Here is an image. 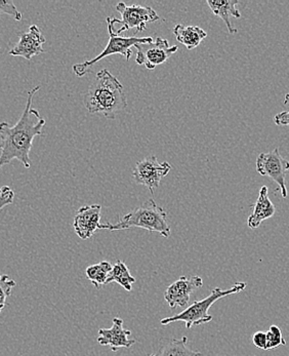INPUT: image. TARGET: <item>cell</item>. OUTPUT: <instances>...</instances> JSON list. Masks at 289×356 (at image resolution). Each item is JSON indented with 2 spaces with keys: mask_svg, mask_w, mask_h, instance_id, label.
<instances>
[{
  "mask_svg": "<svg viewBox=\"0 0 289 356\" xmlns=\"http://www.w3.org/2000/svg\"><path fill=\"white\" fill-rule=\"evenodd\" d=\"M40 86H35L28 92L27 103L20 120L15 126L8 122L0 124V168L17 159L26 168H31L30 151L33 146L34 138L42 135L45 120L40 112L32 108L33 98Z\"/></svg>",
  "mask_w": 289,
  "mask_h": 356,
  "instance_id": "1",
  "label": "cell"
},
{
  "mask_svg": "<svg viewBox=\"0 0 289 356\" xmlns=\"http://www.w3.org/2000/svg\"><path fill=\"white\" fill-rule=\"evenodd\" d=\"M84 106L90 114L114 120L127 107L124 86L109 70L102 69L84 96Z\"/></svg>",
  "mask_w": 289,
  "mask_h": 356,
  "instance_id": "2",
  "label": "cell"
},
{
  "mask_svg": "<svg viewBox=\"0 0 289 356\" xmlns=\"http://www.w3.org/2000/svg\"><path fill=\"white\" fill-rule=\"evenodd\" d=\"M131 228L157 232L168 238L170 236V226L167 221V213L165 209L157 206L154 200H147L139 208L125 213L116 224L106 223L99 226V230H126Z\"/></svg>",
  "mask_w": 289,
  "mask_h": 356,
  "instance_id": "3",
  "label": "cell"
},
{
  "mask_svg": "<svg viewBox=\"0 0 289 356\" xmlns=\"http://www.w3.org/2000/svg\"><path fill=\"white\" fill-rule=\"evenodd\" d=\"M247 286V284L245 282H236L229 290L224 291L220 288H215L211 291L210 295L207 296L206 299L194 302L192 305H190L181 314L161 319L160 323L163 325H167L172 323L182 321V323H186L187 329H191L193 325L199 327V325H204V323H210L213 321V316L209 314V309H210L211 306L222 298L242 292L245 290Z\"/></svg>",
  "mask_w": 289,
  "mask_h": 356,
  "instance_id": "4",
  "label": "cell"
},
{
  "mask_svg": "<svg viewBox=\"0 0 289 356\" xmlns=\"http://www.w3.org/2000/svg\"><path fill=\"white\" fill-rule=\"evenodd\" d=\"M108 24V32H109V42L107 47L104 49L102 53L98 57L90 60V61L84 62L83 64H75L73 66V72L76 76L83 77L92 71V67L94 64L98 63L101 60L109 57L112 55L124 56L126 61L131 60L133 56V47L138 44H148L154 42L152 38H137V36H131V38H124V36L117 35L114 31V27L110 23Z\"/></svg>",
  "mask_w": 289,
  "mask_h": 356,
  "instance_id": "5",
  "label": "cell"
},
{
  "mask_svg": "<svg viewBox=\"0 0 289 356\" xmlns=\"http://www.w3.org/2000/svg\"><path fill=\"white\" fill-rule=\"evenodd\" d=\"M116 10L119 13L122 19L111 18L108 17L107 23L111 24L114 28L116 25H120L117 30L114 29L117 35L126 30L137 29L139 32H143L147 29V24L150 22L158 21L160 17L151 6H142L139 4L127 6L124 2H119L116 6Z\"/></svg>",
  "mask_w": 289,
  "mask_h": 356,
  "instance_id": "6",
  "label": "cell"
},
{
  "mask_svg": "<svg viewBox=\"0 0 289 356\" xmlns=\"http://www.w3.org/2000/svg\"><path fill=\"white\" fill-rule=\"evenodd\" d=\"M256 167L261 176L270 177L278 185L282 197H288L286 174L289 170V161L280 154L279 148L268 153H261L256 159Z\"/></svg>",
  "mask_w": 289,
  "mask_h": 356,
  "instance_id": "7",
  "label": "cell"
},
{
  "mask_svg": "<svg viewBox=\"0 0 289 356\" xmlns=\"http://www.w3.org/2000/svg\"><path fill=\"white\" fill-rule=\"evenodd\" d=\"M170 170L172 167L167 161L159 163L157 157L153 155L137 163L133 168V180L137 184L146 186L153 194L158 188L161 180L170 174Z\"/></svg>",
  "mask_w": 289,
  "mask_h": 356,
  "instance_id": "8",
  "label": "cell"
},
{
  "mask_svg": "<svg viewBox=\"0 0 289 356\" xmlns=\"http://www.w3.org/2000/svg\"><path fill=\"white\" fill-rule=\"evenodd\" d=\"M137 58L135 63L144 65L148 70H153L159 65H163L178 51L176 45L170 47L165 38H157L152 43L135 45Z\"/></svg>",
  "mask_w": 289,
  "mask_h": 356,
  "instance_id": "9",
  "label": "cell"
},
{
  "mask_svg": "<svg viewBox=\"0 0 289 356\" xmlns=\"http://www.w3.org/2000/svg\"><path fill=\"white\" fill-rule=\"evenodd\" d=\"M204 286V280L200 276L186 277L182 276L172 282L165 293V299L170 308L187 307L192 293Z\"/></svg>",
  "mask_w": 289,
  "mask_h": 356,
  "instance_id": "10",
  "label": "cell"
},
{
  "mask_svg": "<svg viewBox=\"0 0 289 356\" xmlns=\"http://www.w3.org/2000/svg\"><path fill=\"white\" fill-rule=\"evenodd\" d=\"M45 38L42 30L38 25L30 26L27 32H24L19 35V42L10 51V55L13 57H22L26 60H31L35 56L44 53L43 44Z\"/></svg>",
  "mask_w": 289,
  "mask_h": 356,
  "instance_id": "11",
  "label": "cell"
},
{
  "mask_svg": "<svg viewBox=\"0 0 289 356\" xmlns=\"http://www.w3.org/2000/svg\"><path fill=\"white\" fill-rule=\"evenodd\" d=\"M98 343L102 346H110L116 353L119 348H131L137 341L131 339V332L125 330L124 321L119 317L113 319V325L110 329H100L98 332Z\"/></svg>",
  "mask_w": 289,
  "mask_h": 356,
  "instance_id": "12",
  "label": "cell"
},
{
  "mask_svg": "<svg viewBox=\"0 0 289 356\" xmlns=\"http://www.w3.org/2000/svg\"><path fill=\"white\" fill-rule=\"evenodd\" d=\"M101 211H102L101 204L83 206L77 211L73 222V227L79 238L86 241L94 236L96 231L99 230V226L101 225Z\"/></svg>",
  "mask_w": 289,
  "mask_h": 356,
  "instance_id": "13",
  "label": "cell"
},
{
  "mask_svg": "<svg viewBox=\"0 0 289 356\" xmlns=\"http://www.w3.org/2000/svg\"><path fill=\"white\" fill-rule=\"evenodd\" d=\"M276 213V208L269 197L268 187L263 186L258 193V200L254 204V211L248 217L247 225L251 229L260 227L265 220L273 217Z\"/></svg>",
  "mask_w": 289,
  "mask_h": 356,
  "instance_id": "14",
  "label": "cell"
},
{
  "mask_svg": "<svg viewBox=\"0 0 289 356\" xmlns=\"http://www.w3.org/2000/svg\"><path fill=\"white\" fill-rule=\"evenodd\" d=\"M206 3L208 4L209 8L215 16L225 22L229 33L235 34L238 32V30L232 25V22L230 20L231 17H234L236 19L241 18L240 12L236 8L238 0H217V1L207 0Z\"/></svg>",
  "mask_w": 289,
  "mask_h": 356,
  "instance_id": "15",
  "label": "cell"
},
{
  "mask_svg": "<svg viewBox=\"0 0 289 356\" xmlns=\"http://www.w3.org/2000/svg\"><path fill=\"white\" fill-rule=\"evenodd\" d=\"M172 32L176 40L184 44L189 51L197 47L207 36L206 32L202 28L195 25L185 26L183 24H176Z\"/></svg>",
  "mask_w": 289,
  "mask_h": 356,
  "instance_id": "16",
  "label": "cell"
},
{
  "mask_svg": "<svg viewBox=\"0 0 289 356\" xmlns=\"http://www.w3.org/2000/svg\"><path fill=\"white\" fill-rule=\"evenodd\" d=\"M188 338L172 339L156 355L149 356H202L200 351H194L188 347Z\"/></svg>",
  "mask_w": 289,
  "mask_h": 356,
  "instance_id": "17",
  "label": "cell"
},
{
  "mask_svg": "<svg viewBox=\"0 0 289 356\" xmlns=\"http://www.w3.org/2000/svg\"><path fill=\"white\" fill-rule=\"evenodd\" d=\"M111 282H117L127 292H131L133 290V284L135 282V278L131 275L129 267L126 266L124 261L118 260L115 265H113V268L109 274L106 284H111Z\"/></svg>",
  "mask_w": 289,
  "mask_h": 356,
  "instance_id": "18",
  "label": "cell"
},
{
  "mask_svg": "<svg viewBox=\"0 0 289 356\" xmlns=\"http://www.w3.org/2000/svg\"><path fill=\"white\" fill-rule=\"evenodd\" d=\"M111 263L107 261L98 263V264L92 265L86 268L85 274L88 280L94 284V288L101 289V286H106L109 274L111 273Z\"/></svg>",
  "mask_w": 289,
  "mask_h": 356,
  "instance_id": "19",
  "label": "cell"
},
{
  "mask_svg": "<svg viewBox=\"0 0 289 356\" xmlns=\"http://www.w3.org/2000/svg\"><path fill=\"white\" fill-rule=\"evenodd\" d=\"M267 335L266 350L278 348L280 346H286V339L282 336L281 330L277 325H271Z\"/></svg>",
  "mask_w": 289,
  "mask_h": 356,
  "instance_id": "20",
  "label": "cell"
},
{
  "mask_svg": "<svg viewBox=\"0 0 289 356\" xmlns=\"http://www.w3.org/2000/svg\"><path fill=\"white\" fill-rule=\"evenodd\" d=\"M17 286V282L8 275H0V314L6 305V299L12 293L13 289Z\"/></svg>",
  "mask_w": 289,
  "mask_h": 356,
  "instance_id": "21",
  "label": "cell"
},
{
  "mask_svg": "<svg viewBox=\"0 0 289 356\" xmlns=\"http://www.w3.org/2000/svg\"><path fill=\"white\" fill-rule=\"evenodd\" d=\"M6 14L13 17L16 21L22 20V14L19 12L17 6H15L14 1H0V15Z\"/></svg>",
  "mask_w": 289,
  "mask_h": 356,
  "instance_id": "22",
  "label": "cell"
},
{
  "mask_svg": "<svg viewBox=\"0 0 289 356\" xmlns=\"http://www.w3.org/2000/svg\"><path fill=\"white\" fill-rule=\"evenodd\" d=\"M14 190L8 186L0 187V211L6 206H10L14 202Z\"/></svg>",
  "mask_w": 289,
  "mask_h": 356,
  "instance_id": "23",
  "label": "cell"
},
{
  "mask_svg": "<svg viewBox=\"0 0 289 356\" xmlns=\"http://www.w3.org/2000/svg\"><path fill=\"white\" fill-rule=\"evenodd\" d=\"M286 103H289V92L286 95V99H284V104ZM274 122L279 127H289V110L276 114Z\"/></svg>",
  "mask_w": 289,
  "mask_h": 356,
  "instance_id": "24",
  "label": "cell"
},
{
  "mask_svg": "<svg viewBox=\"0 0 289 356\" xmlns=\"http://www.w3.org/2000/svg\"><path fill=\"white\" fill-rule=\"evenodd\" d=\"M252 342L254 346L258 349L266 350L267 347V335L264 332H256V334L252 335Z\"/></svg>",
  "mask_w": 289,
  "mask_h": 356,
  "instance_id": "25",
  "label": "cell"
}]
</instances>
